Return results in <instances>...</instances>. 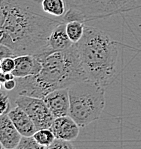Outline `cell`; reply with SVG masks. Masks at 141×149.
I'll return each instance as SVG.
<instances>
[{
  "instance_id": "cell-16",
  "label": "cell",
  "mask_w": 141,
  "mask_h": 149,
  "mask_svg": "<svg viewBox=\"0 0 141 149\" xmlns=\"http://www.w3.org/2000/svg\"><path fill=\"white\" fill-rule=\"evenodd\" d=\"M42 145H40L35 140L33 136H22L21 140L17 146V149H43Z\"/></svg>"
},
{
  "instance_id": "cell-25",
  "label": "cell",
  "mask_w": 141,
  "mask_h": 149,
  "mask_svg": "<svg viewBox=\"0 0 141 149\" xmlns=\"http://www.w3.org/2000/svg\"><path fill=\"white\" fill-rule=\"evenodd\" d=\"M34 1H37V2H40V3H41L42 0H34Z\"/></svg>"
},
{
  "instance_id": "cell-5",
  "label": "cell",
  "mask_w": 141,
  "mask_h": 149,
  "mask_svg": "<svg viewBox=\"0 0 141 149\" xmlns=\"http://www.w3.org/2000/svg\"><path fill=\"white\" fill-rule=\"evenodd\" d=\"M136 0H65L67 9L79 13L86 21L123 12Z\"/></svg>"
},
{
  "instance_id": "cell-21",
  "label": "cell",
  "mask_w": 141,
  "mask_h": 149,
  "mask_svg": "<svg viewBox=\"0 0 141 149\" xmlns=\"http://www.w3.org/2000/svg\"><path fill=\"white\" fill-rule=\"evenodd\" d=\"M15 79H16V78L7 80V81L4 82L3 86H4V88H5V90L11 91V90H13L14 88H16V87H17V81Z\"/></svg>"
},
{
  "instance_id": "cell-17",
  "label": "cell",
  "mask_w": 141,
  "mask_h": 149,
  "mask_svg": "<svg viewBox=\"0 0 141 149\" xmlns=\"http://www.w3.org/2000/svg\"><path fill=\"white\" fill-rule=\"evenodd\" d=\"M71 149L74 148V145L71 143V141H67L64 139H60V138H55L54 141L50 144V146L48 149Z\"/></svg>"
},
{
  "instance_id": "cell-14",
  "label": "cell",
  "mask_w": 141,
  "mask_h": 149,
  "mask_svg": "<svg viewBox=\"0 0 141 149\" xmlns=\"http://www.w3.org/2000/svg\"><path fill=\"white\" fill-rule=\"evenodd\" d=\"M84 30H85V22L79 20L66 22L67 35L73 43H77L82 38Z\"/></svg>"
},
{
  "instance_id": "cell-9",
  "label": "cell",
  "mask_w": 141,
  "mask_h": 149,
  "mask_svg": "<svg viewBox=\"0 0 141 149\" xmlns=\"http://www.w3.org/2000/svg\"><path fill=\"white\" fill-rule=\"evenodd\" d=\"M15 68L12 71L16 78L36 75L42 68L41 61L34 54H22L15 57Z\"/></svg>"
},
{
  "instance_id": "cell-6",
  "label": "cell",
  "mask_w": 141,
  "mask_h": 149,
  "mask_svg": "<svg viewBox=\"0 0 141 149\" xmlns=\"http://www.w3.org/2000/svg\"><path fill=\"white\" fill-rule=\"evenodd\" d=\"M15 105L22 108L31 117L36 128H50L53 123L54 116L43 98L27 95H18Z\"/></svg>"
},
{
  "instance_id": "cell-11",
  "label": "cell",
  "mask_w": 141,
  "mask_h": 149,
  "mask_svg": "<svg viewBox=\"0 0 141 149\" xmlns=\"http://www.w3.org/2000/svg\"><path fill=\"white\" fill-rule=\"evenodd\" d=\"M73 44L74 43L70 40V38L67 35L66 22H62V23L58 24L50 33L46 46L42 50L47 52L60 51V50L67 49Z\"/></svg>"
},
{
  "instance_id": "cell-3",
  "label": "cell",
  "mask_w": 141,
  "mask_h": 149,
  "mask_svg": "<svg viewBox=\"0 0 141 149\" xmlns=\"http://www.w3.org/2000/svg\"><path fill=\"white\" fill-rule=\"evenodd\" d=\"M81 63L89 81L106 88L116 78L118 47L105 31L85 25L84 34L76 43Z\"/></svg>"
},
{
  "instance_id": "cell-23",
  "label": "cell",
  "mask_w": 141,
  "mask_h": 149,
  "mask_svg": "<svg viewBox=\"0 0 141 149\" xmlns=\"http://www.w3.org/2000/svg\"><path fill=\"white\" fill-rule=\"evenodd\" d=\"M2 71V67H1V60H0V72Z\"/></svg>"
},
{
  "instance_id": "cell-26",
  "label": "cell",
  "mask_w": 141,
  "mask_h": 149,
  "mask_svg": "<svg viewBox=\"0 0 141 149\" xmlns=\"http://www.w3.org/2000/svg\"><path fill=\"white\" fill-rule=\"evenodd\" d=\"M1 84H2V83H0V90H1Z\"/></svg>"
},
{
  "instance_id": "cell-7",
  "label": "cell",
  "mask_w": 141,
  "mask_h": 149,
  "mask_svg": "<svg viewBox=\"0 0 141 149\" xmlns=\"http://www.w3.org/2000/svg\"><path fill=\"white\" fill-rule=\"evenodd\" d=\"M43 99L55 118L69 115L70 99L68 88H60L51 91Z\"/></svg>"
},
{
  "instance_id": "cell-13",
  "label": "cell",
  "mask_w": 141,
  "mask_h": 149,
  "mask_svg": "<svg viewBox=\"0 0 141 149\" xmlns=\"http://www.w3.org/2000/svg\"><path fill=\"white\" fill-rule=\"evenodd\" d=\"M41 7L46 14L54 17H62L67 11L65 0H42Z\"/></svg>"
},
{
  "instance_id": "cell-22",
  "label": "cell",
  "mask_w": 141,
  "mask_h": 149,
  "mask_svg": "<svg viewBox=\"0 0 141 149\" xmlns=\"http://www.w3.org/2000/svg\"><path fill=\"white\" fill-rule=\"evenodd\" d=\"M14 78H16V77L13 75L12 72H3V71L0 72V83H2V84L5 81H7V80L14 79Z\"/></svg>"
},
{
  "instance_id": "cell-18",
  "label": "cell",
  "mask_w": 141,
  "mask_h": 149,
  "mask_svg": "<svg viewBox=\"0 0 141 149\" xmlns=\"http://www.w3.org/2000/svg\"><path fill=\"white\" fill-rule=\"evenodd\" d=\"M9 111H10V102L8 95L0 91V116L9 113Z\"/></svg>"
},
{
  "instance_id": "cell-8",
  "label": "cell",
  "mask_w": 141,
  "mask_h": 149,
  "mask_svg": "<svg viewBox=\"0 0 141 149\" xmlns=\"http://www.w3.org/2000/svg\"><path fill=\"white\" fill-rule=\"evenodd\" d=\"M80 126L70 115L60 116L54 118L50 129L56 138L64 139L67 141H73L78 137Z\"/></svg>"
},
{
  "instance_id": "cell-12",
  "label": "cell",
  "mask_w": 141,
  "mask_h": 149,
  "mask_svg": "<svg viewBox=\"0 0 141 149\" xmlns=\"http://www.w3.org/2000/svg\"><path fill=\"white\" fill-rule=\"evenodd\" d=\"M8 115L22 136H33L37 130L30 116L19 106L11 109Z\"/></svg>"
},
{
  "instance_id": "cell-10",
  "label": "cell",
  "mask_w": 141,
  "mask_h": 149,
  "mask_svg": "<svg viewBox=\"0 0 141 149\" xmlns=\"http://www.w3.org/2000/svg\"><path fill=\"white\" fill-rule=\"evenodd\" d=\"M22 135L13 124L8 113L0 116V142L5 149L17 148Z\"/></svg>"
},
{
  "instance_id": "cell-4",
  "label": "cell",
  "mask_w": 141,
  "mask_h": 149,
  "mask_svg": "<svg viewBox=\"0 0 141 149\" xmlns=\"http://www.w3.org/2000/svg\"><path fill=\"white\" fill-rule=\"evenodd\" d=\"M69 115L80 127L100 118L105 107V88L89 80L77 82L68 88Z\"/></svg>"
},
{
  "instance_id": "cell-15",
  "label": "cell",
  "mask_w": 141,
  "mask_h": 149,
  "mask_svg": "<svg viewBox=\"0 0 141 149\" xmlns=\"http://www.w3.org/2000/svg\"><path fill=\"white\" fill-rule=\"evenodd\" d=\"M33 137L44 148H48L50 144L56 138L55 135H54V133L52 132V130L50 128H42V129L36 130Z\"/></svg>"
},
{
  "instance_id": "cell-1",
  "label": "cell",
  "mask_w": 141,
  "mask_h": 149,
  "mask_svg": "<svg viewBox=\"0 0 141 149\" xmlns=\"http://www.w3.org/2000/svg\"><path fill=\"white\" fill-rule=\"evenodd\" d=\"M65 22L42 10L34 0H0V43L13 50L16 56L36 54L45 48L58 24Z\"/></svg>"
},
{
  "instance_id": "cell-20",
  "label": "cell",
  "mask_w": 141,
  "mask_h": 149,
  "mask_svg": "<svg viewBox=\"0 0 141 149\" xmlns=\"http://www.w3.org/2000/svg\"><path fill=\"white\" fill-rule=\"evenodd\" d=\"M6 57H16V54L8 46L0 43V60L6 58Z\"/></svg>"
},
{
  "instance_id": "cell-2",
  "label": "cell",
  "mask_w": 141,
  "mask_h": 149,
  "mask_svg": "<svg viewBox=\"0 0 141 149\" xmlns=\"http://www.w3.org/2000/svg\"><path fill=\"white\" fill-rule=\"evenodd\" d=\"M34 55L41 61L42 68L36 75L16 78L19 95L44 98L53 90L69 88L77 82L88 80L76 43L65 50H41Z\"/></svg>"
},
{
  "instance_id": "cell-19",
  "label": "cell",
  "mask_w": 141,
  "mask_h": 149,
  "mask_svg": "<svg viewBox=\"0 0 141 149\" xmlns=\"http://www.w3.org/2000/svg\"><path fill=\"white\" fill-rule=\"evenodd\" d=\"M15 57H6L1 60V67L3 72H12L15 68Z\"/></svg>"
},
{
  "instance_id": "cell-24",
  "label": "cell",
  "mask_w": 141,
  "mask_h": 149,
  "mask_svg": "<svg viewBox=\"0 0 141 149\" xmlns=\"http://www.w3.org/2000/svg\"><path fill=\"white\" fill-rule=\"evenodd\" d=\"M1 148H4V147H3V145H2L1 142H0V149H1Z\"/></svg>"
}]
</instances>
